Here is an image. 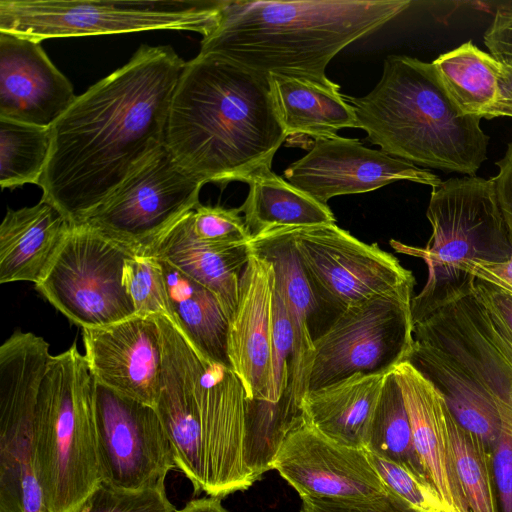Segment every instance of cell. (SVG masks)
I'll list each match as a JSON object with an SVG mask.
<instances>
[{
    "instance_id": "6da1fadb",
    "label": "cell",
    "mask_w": 512,
    "mask_h": 512,
    "mask_svg": "<svg viewBox=\"0 0 512 512\" xmlns=\"http://www.w3.org/2000/svg\"><path fill=\"white\" fill-rule=\"evenodd\" d=\"M186 65L171 46L142 45L50 127L42 198L80 225L165 144L170 105Z\"/></svg>"
},
{
    "instance_id": "7a4b0ae2",
    "label": "cell",
    "mask_w": 512,
    "mask_h": 512,
    "mask_svg": "<svg viewBox=\"0 0 512 512\" xmlns=\"http://www.w3.org/2000/svg\"><path fill=\"white\" fill-rule=\"evenodd\" d=\"M286 134L269 76L198 54L186 62L172 97L165 146L201 181L246 182L271 168Z\"/></svg>"
},
{
    "instance_id": "3957f363",
    "label": "cell",
    "mask_w": 512,
    "mask_h": 512,
    "mask_svg": "<svg viewBox=\"0 0 512 512\" xmlns=\"http://www.w3.org/2000/svg\"><path fill=\"white\" fill-rule=\"evenodd\" d=\"M408 0H221L219 20L200 54L264 75L325 77L329 62L354 41L405 11Z\"/></svg>"
},
{
    "instance_id": "277c9868",
    "label": "cell",
    "mask_w": 512,
    "mask_h": 512,
    "mask_svg": "<svg viewBox=\"0 0 512 512\" xmlns=\"http://www.w3.org/2000/svg\"><path fill=\"white\" fill-rule=\"evenodd\" d=\"M366 140L386 154L428 168L475 176L487 158L481 117L463 114L433 63L391 55L365 96H346Z\"/></svg>"
},
{
    "instance_id": "5b68a950",
    "label": "cell",
    "mask_w": 512,
    "mask_h": 512,
    "mask_svg": "<svg viewBox=\"0 0 512 512\" xmlns=\"http://www.w3.org/2000/svg\"><path fill=\"white\" fill-rule=\"evenodd\" d=\"M94 383L76 343L51 355L35 415V470L42 512H77L102 482Z\"/></svg>"
},
{
    "instance_id": "8992f818",
    "label": "cell",
    "mask_w": 512,
    "mask_h": 512,
    "mask_svg": "<svg viewBox=\"0 0 512 512\" xmlns=\"http://www.w3.org/2000/svg\"><path fill=\"white\" fill-rule=\"evenodd\" d=\"M426 216L432 227L424 248L391 240L400 253L423 259L428 279L412 298L413 323L472 290L470 262H504L512 255V237L498 204L493 179L450 178L432 188Z\"/></svg>"
},
{
    "instance_id": "52a82bcc",
    "label": "cell",
    "mask_w": 512,
    "mask_h": 512,
    "mask_svg": "<svg viewBox=\"0 0 512 512\" xmlns=\"http://www.w3.org/2000/svg\"><path fill=\"white\" fill-rule=\"evenodd\" d=\"M220 1L1 0L0 32L37 42L154 30L192 31L204 37L218 23Z\"/></svg>"
},
{
    "instance_id": "ba28073f",
    "label": "cell",
    "mask_w": 512,
    "mask_h": 512,
    "mask_svg": "<svg viewBox=\"0 0 512 512\" xmlns=\"http://www.w3.org/2000/svg\"><path fill=\"white\" fill-rule=\"evenodd\" d=\"M49 344L15 331L0 347V512H42L35 415Z\"/></svg>"
},
{
    "instance_id": "9c48e42d",
    "label": "cell",
    "mask_w": 512,
    "mask_h": 512,
    "mask_svg": "<svg viewBox=\"0 0 512 512\" xmlns=\"http://www.w3.org/2000/svg\"><path fill=\"white\" fill-rule=\"evenodd\" d=\"M203 185L175 161L164 144L82 224L133 255L149 256L161 239L200 204Z\"/></svg>"
},
{
    "instance_id": "30bf717a",
    "label": "cell",
    "mask_w": 512,
    "mask_h": 512,
    "mask_svg": "<svg viewBox=\"0 0 512 512\" xmlns=\"http://www.w3.org/2000/svg\"><path fill=\"white\" fill-rule=\"evenodd\" d=\"M412 292L377 295L341 312L314 340L308 391L358 373L385 375L407 361L414 345Z\"/></svg>"
},
{
    "instance_id": "8fae6325",
    "label": "cell",
    "mask_w": 512,
    "mask_h": 512,
    "mask_svg": "<svg viewBox=\"0 0 512 512\" xmlns=\"http://www.w3.org/2000/svg\"><path fill=\"white\" fill-rule=\"evenodd\" d=\"M88 226H72L36 290L82 328L107 326L136 314L122 283L132 256Z\"/></svg>"
},
{
    "instance_id": "7c38bea8",
    "label": "cell",
    "mask_w": 512,
    "mask_h": 512,
    "mask_svg": "<svg viewBox=\"0 0 512 512\" xmlns=\"http://www.w3.org/2000/svg\"><path fill=\"white\" fill-rule=\"evenodd\" d=\"M288 228L322 307L335 318L377 295L414 288L412 272L395 256L335 223Z\"/></svg>"
},
{
    "instance_id": "4fadbf2b",
    "label": "cell",
    "mask_w": 512,
    "mask_h": 512,
    "mask_svg": "<svg viewBox=\"0 0 512 512\" xmlns=\"http://www.w3.org/2000/svg\"><path fill=\"white\" fill-rule=\"evenodd\" d=\"M94 418L102 482L125 490L164 485L176 463L154 406L95 382Z\"/></svg>"
},
{
    "instance_id": "5bb4252c",
    "label": "cell",
    "mask_w": 512,
    "mask_h": 512,
    "mask_svg": "<svg viewBox=\"0 0 512 512\" xmlns=\"http://www.w3.org/2000/svg\"><path fill=\"white\" fill-rule=\"evenodd\" d=\"M286 181L327 205L335 196L374 191L399 180L435 188L442 180L427 169L341 136L314 139L308 152L283 173Z\"/></svg>"
},
{
    "instance_id": "9a60e30c",
    "label": "cell",
    "mask_w": 512,
    "mask_h": 512,
    "mask_svg": "<svg viewBox=\"0 0 512 512\" xmlns=\"http://www.w3.org/2000/svg\"><path fill=\"white\" fill-rule=\"evenodd\" d=\"M273 469L301 499L368 500L388 491L365 449L330 440L306 421L286 436Z\"/></svg>"
},
{
    "instance_id": "2e32d148",
    "label": "cell",
    "mask_w": 512,
    "mask_h": 512,
    "mask_svg": "<svg viewBox=\"0 0 512 512\" xmlns=\"http://www.w3.org/2000/svg\"><path fill=\"white\" fill-rule=\"evenodd\" d=\"M248 406L234 371L208 361L198 393L208 496L221 499L255 482L245 462Z\"/></svg>"
},
{
    "instance_id": "e0dca14e",
    "label": "cell",
    "mask_w": 512,
    "mask_h": 512,
    "mask_svg": "<svg viewBox=\"0 0 512 512\" xmlns=\"http://www.w3.org/2000/svg\"><path fill=\"white\" fill-rule=\"evenodd\" d=\"M163 359L156 411L171 442L176 467L194 494L205 489V458L198 416V393L208 360L167 318L158 317Z\"/></svg>"
},
{
    "instance_id": "ac0fdd59",
    "label": "cell",
    "mask_w": 512,
    "mask_h": 512,
    "mask_svg": "<svg viewBox=\"0 0 512 512\" xmlns=\"http://www.w3.org/2000/svg\"><path fill=\"white\" fill-rule=\"evenodd\" d=\"M82 339L95 382L155 407L163 359L158 317L135 314L107 326L82 328Z\"/></svg>"
},
{
    "instance_id": "d6986e66",
    "label": "cell",
    "mask_w": 512,
    "mask_h": 512,
    "mask_svg": "<svg viewBox=\"0 0 512 512\" xmlns=\"http://www.w3.org/2000/svg\"><path fill=\"white\" fill-rule=\"evenodd\" d=\"M76 98L40 42L0 32V118L51 127Z\"/></svg>"
},
{
    "instance_id": "ffe728a7",
    "label": "cell",
    "mask_w": 512,
    "mask_h": 512,
    "mask_svg": "<svg viewBox=\"0 0 512 512\" xmlns=\"http://www.w3.org/2000/svg\"><path fill=\"white\" fill-rule=\"evenodd\" d=\"M275 284L273 264L249 251L229 320L227 352L250 405L265 403L268 395Z\"/></svg>"
},
{
    "instance_id": "44dd1931",
    "label": "cell",
    "mask_w": 512,
    "mask_h": 512,
    "mask_svg": "<svg viewBox=\"0 0 512 512\" xmlns=\"http://www.w3.org/2000/svg\"><path fill=\"white\" fill-rule=\"evenodd\" d=\"M250 252L273 264L278 287L288 311L295 336L289 396L299 409L308 391L314 340L322 333L323 307L300 262L288 227H276L252 237Z\"/></svg>"
},
{
    "instance_id": "7402d4cb",
    "label": "cell",
    "mask_w": 512,
    "mask_h": 512,
    "mask_svg": "<svg viewBox=\"0 0 512 512\" xmlns=\"http://www.w3.org/2000/svg\"><path fill=\"white\" fill-rule=\"evenodd\" d=\"M393 373L402 392L417 454L445 512H470L457 474L448 407L442 394L408 361L400 363Z\"/></svg>"
},
{
    "instance_id": "603a6c76",
    "label": "cell",
    "mask_w": 512,
    "mask_h": 512,
    "mask_svg": "<svg viewBox=\"0 0 512 512\" xmlns=\"http://www.w3.org/2000/svg\"><path fill=\"white\" fill-rule=\"evenodd\" d=\"M71 228L66 217L43 198L31 207L8 209L0 225V283L38 284Z\"/></svg>"
},
{
    "instance_id": "cb8c5ba5",
    "label": "cell",
    "mask_w": 512,
    "mask_h": 512,
    "mask_svg": "<svg viewBox=\"0 0 512 512\" xmlns=\"http://www.w3.org/2000/svg\"><path fill=\"white\" fill-rule=\"evenodd\" d=\"M407 361L438 389L456 422L493 453L512 407L500 402L445 353L429 344L414 340Z\"/></svg>"
},
{
    "instance_id": "d4e9b609",
    "label": "cell",
    "mask_w": 512,
    "mask_h": 512,
    "mask_svg": "<svg viewBox=\"0 0 512 512\" xmlns=\"http://www.w3.org/2000/svg\"><path fill=\"white\" fill-rule=\"evenodd\" d=\"M270 88L279 120L288 136L314 139L359 128L354 107L327 76L271 74Z\"/></svg>"
},
{
    "instance_id": "484cf974",
    "label": "cell",
    "mask_w": 512,
    "mask_h": 512,
    "mask_svg": "<svg viewBox=\"0 0 512 512\" xmlns=\"http://www.w3.org/2000/svg\"><path fill=\"white\" fill-rule=\"evenodd\" d=\"M385 375L358 373L306 392L305 421L330 440L365 449Z\"/></svg>"
},
{
    "instance_id": "4316f807",
    "label": "cell",
    "mask_w": 512,
    "mask_h": 512,
    "mask_svg": "<svg viewBox=\"0 0 512 512\" xmlns=\"http://www.w3.org/2000/svg\"><path fill=\"white\" fill-rule=\"evenodd\" d=\"M192 211L161 239L149 256L169 262L213 292L230 320L238 303L240 278L249 249L247 245L228 249L202 245L192 234Z\"/></svg>"
},
{
    "instance_id": "83f0119b",
    "label": "cell",
    "mask_w": 512,
    "mask_h": 512,
    "mask_svg": "<svg viewBox=\"0 0 512 512\" xmlns=\"http://www.w3.org/2000/svg\"><path fill=\"white\" fill-rule=\"evenodd\" d=\"M157 259L164 272L172 324L206 360L232 369L227 352L229 319L216 295L169 262Z\"/></svg>"
},
{
    "instance_id": "f1b7e54d",
    "label": "cell",
    "mask_w": 512,
    "mask_h": 512,
    "mask_svg": "<svg viewBox=\"0 0 512 512\" xmlns=\"http://www.w3.org/2000/svg\"><path fill=\"white\" fill-rule=\"evenodd\" d=\"M248 195L239 207L253 236L276 227H303L335 223L328 205L304 193L271 168L254 173L247 181Z\"/></svg>"
},
{
    "instance_id": "f546056e",
    "label": "cell",
    "mask_w": 512,
    "mask_h": 512,
    "mask_svg": "<svg viewBox=\"0 0 512 512\" xmlns=\"http://www.w3.org/2000/svg\"><path fill=\"white\" fill-rule=\"evenodd\" d=\"M432 63L460 111L485 118L498 95V61L468 41Z\"/></svg>"
},
{
    "instance_id": "4dcf8cb0",
    "label": "cell",
    "mask_w": 512,
    "mask_h": 512,
    "mask_svg": "<svg viewBox=\"0 0 512 512\" xmlns=\"http://www.w3.org/2000/svg\"><path fill=\"white\" fill-rule=\"evenodd\" d=\"M365 450L429 482L415 448L409 416L393 371L384 377Z\"/></svg>"
},
{
    "instance_id": "1f68e13d",
    "label": "cell",
    "mask_w": 512,
    "mask_h": 512,
    "mask_svg": "<svg viewBox=\"0 0 512 512\" xmlns=\"http://www.w3.org/2000/svg\"><path fill=\"white\" fill-rule=\"evenodd\" d=\"M52 147L50 127L0 118V185H38Z\"/></svg>"
},
{
    "instance_id": "d6a6232c",
    "label": "cell",
    "mask_w": 512,
    "mask_h": 512,
    "mask_svg": "<svg viewBox=\"0 0 512 512\" xmlns=\"http://www.w3.org/2000/svg\"><path fill=\"white\" fill-rule=\"evenodd\" d=\"M447 421L458 478L470 512H499L492 452L462 428L449 409Z\"/></svg>"
},
{
    "instance_id": "836d02e7",
    "label": "cell",
    "mask_w": 512,
    "mask_h": 512,
    "mask_svg": "<svg viewBox=\"0 0 512 512\" xmlns=\"http://www.w3.org/2000/svg\"><path fill=\"white\" fill-rule=\"evenodd\" d=\"M122 283L136 314L165 317L172 323L164 272L156 257L132 255L127 258Z\"/></svg>"
},
{
    "instance_id": "e575fe53",
    "label": "cell",
    "mask_w": 512,
    "mask_h": 512,
    "mask_svg": "<svg viewBox=\"0 0 512 512\" xmlns=\"http://www.w3.org/2000/svg\"><path fill=\"white\" fill-rule=\"evenodd\" d=\"M240 213L239 208L199 204L191 213L192 234L199 243L211 248L247 245L252 235Z\"/></svg>"
},
{
    "instance_id": "d590c367",
    "label": "cell",
    "mask_w": 512,
    "mask_h": 512,
    "mask_svg": "<svg viewBox=\"0 0 512 512\" xmlns=\"http://www.w3.org/2000/svg\"><path fill=\"white\" fill-rule=\"evenodd\" d=\"M77 512H178V510L168 500L164 485L141 490H125L101 482Z\"/></svg>"
},
{
    "instance_id": "8d00e7d4",
    "label": "cell",
    "mask_w": 512,
    "mask_h": 512,
    "mask_svg": "<svg viewBox=\"0 0 512 512\" xmlns=\"http://www.w3.org/2000/svg\"><path fill=\"white\" fill-rule=\"evenodd\" d=\"M365 451L387 488L419 512H445L437 492L428 481L397 463Z\"/></svg>"
},
{
    "instance_id": "74e56055",
    "label": "cell",
    "mask_w": 512,
    "mask_h": 512,
    "mask_svg": "<svg viewBox=\"0 0 512 512\" xmlns=\"http://www.w3.org/2000/svg\"><path fill=\"white\" fill-rule=\"evenodd\" d=\"M301 512H419L400 496L388 491L368 500L302 499Z\"/></svg>"
},
{
    "instance_id": "f35d334b",
    "label": "cell",
    "mask_w": 512,
    "mask_h": 512,
    "mask_svg": "<svg viewBox=\"0 0 512 512\" xmlns=\"http://www.w3.org/2000/svg\"><path fill=\"white\" fill-rule=\"evenodd\" d=\"M492 466L499 512H512V412L504 419Z\"/></svg>"
},
{
    "instance_id": "ab89813d",
    "label": "cell",
    "mask_w": 512,
    "mask_h": 512,
    "mask_svg": "<svg viewBox=\"0 0 512 512\" xmlns=\"http://www.w3.org/2000/svg\"><path fill=\"white\" fill-rule=\"evenodd\" d=\"M484 44L496 61L512 67V5L496 10L484 34Z\"/></svg>"
},
{
    "instance_id": "60d3db41",
    "label": "cell",
    "mask_w": 512,
    "mask_h": 512,
    "mask_svg": "<svg viewBox=\"0 0 512 512\" xmlns=\"http://www.w3.org/2000/svg\"><path fill=\"white\" fill-rule=\"evenodd\" d=\"M471 291L512 339V296L479 279L474 280Z\"/></svg>"
},
{
    "instance_id": "b9f144b4",
    "label": "cell",
    "mask_w": 512,
    "mask_h": 512,
    "mask_svg": "<svg viewBox=\"0 0 512 512\" xmlns=\"http://www.w3.org/2000/svg\"><path fill=\"white\" fill-rule=\"evenodd\" d=\"M463 269L475 279L490 283L512 296V255L504 262L465 263Z\"/></svg>"
},
{
    "instance_id": "7bdbcfd3",
    "label": "cell",
    "mask_w": 512,
    "mask_h": 512,
    "mask_svg": "<svg viewBox=\"0 0 512 512\" xmlns=\"http://www.w3.org/2000/svg\"><path fill=\"white\" fill-rule=\"evenodd\" d=\"M498 173L492 177L498 204L512 237V141L504 156L496 163Z\"/></svg>"
},
{
    "instance_id": "ee69618b",
    "label": "cell",
    "mask_w": 512,
    "mask_h": 512,
    "mask_svg": "<svg viewBox=\"0 0 512 512\" xmlns=\"http://www.w3.org/2000/svg\"><path fill=\"white\" fill-rule=\"evenodd\" d=\"M498 95L485 119L512 117V67L498 62Z\"/></svg>"
},
{
    "instance_id": "f6af8a7d",
    "label": "cell",
    "mask_w": 512,
    "mask_h": 512,
    "mask_svg": "<svg viewBox=\"0 0 512 512\" xmlns=\"http://www.w3.org/2000/svg\"><path fill=\"white\" fill-rule=\"evenodd\" d=\"M178 512H228L222 504L220 498L204 497L189 501Z\"/></svg>"
},
{
    "instance_id": "bcb514c9",
    "label": "cell",
    "mask_w": 512,
    "mask_h": 512,
    "mask_svg": "<svg viewBox=\"0 0 512 512\" xmlns=\"http://www.w3.org/2000/svg\"><path fill=\"white\" fill-rule=\"evenodd\" d=\"M511 403H512V385H511Z\"/></svg>"
}]
</instances>
